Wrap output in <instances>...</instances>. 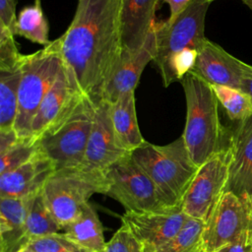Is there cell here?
Segmentation results:
<instances>
[{
	"instance_id": "1",
	"label": "cell",
	"mask_w": 252,
	"mask_h": 252,
	"mask_svg": "<svg viewBox=\"0 0 252 252\" xmlns=\"http://www.w3.org/2000/svg\"><path fill=\"white\" fill-rule=\"evenodd\" d=\"M58 41L62 59L85 95L94 103L101 100L123 50L122 0H78Z\"/></svg>"
},
{
	"instance_id": "2",
	"label": "cell",
	"mask_w": 252,
	"mask_h": 252,
	"mask_svg": "<svg viewBox=\"0 0 252 252\" xmlns=\"http://www.w3.org/2000/svg\"><path fill=\"white\" fill-rule=\"evenodd\" d=\"M186 100V122L181 135L193 162L199 167L227 148L225 130L219 116V101L212 86L189 73L181 81Z\"/></svg>"
},
{
	"instance_id": "3",
	"label": "cell",
	"mask_w": 252,
	"mask_h": 252,
	"mask_svg": "<svg viewBox=\"0 0 252 252\" xmlns=\"http://www.w3.org/2000/svg\"><path fill=\"white\" fill-rule=\"evenodd\" d=\"M132 158L154 182L167 207H180L181 200L198 170L182 136L158 146L146 141L131 153Z\"/></svg>"
},
{
	"instance_id": "4",
	"label": "cell",
	"mask_w": 252,
	"mask_h": 252,
	"mask_svg": "<svg viewBox=\"0 0 252 252\" xmlns=\"http://www.w3.org/2000/svg\"><path fill=\"white\" fill-rule=\"evenodd\" d=\"M62 64L58 38L51 40L43 48L25 55L14 124V130L21 139H30L32 122L42 99L54 84Z\"/></svg>"
},
{
	"instance_id": "5",
	"label": "cell",
	"mask_w": 252,
	"mask_h": 252,
	"mask_svg": "<svg viewBox=\"0 0 252 252\" xmlns=\"http://www.w3.org/2000/svg\"><path fill=\"white\" fill-rule=\"evenodd\" d=\"M105 188L103 172L79 165L55 170L41 193L48 210L63 229L82 214L94 194H104Z\"/></svg>"
},
{
	"instance_id": "6",
	"label": "cell",
	"mask_w": 252,
	"mask_h": 252,
	"mask_svg": "<svg viewBox=\"0 0 252 252\" xmlns=\"http://www.w3.org/2000/svg\"><path fill=\"white\" fill-rule=\"evenodd\" d=\"M210 3L192 0L171 20L156 24V55L154 62L161 76L166 75L172 58L187 49L199 50L205 36V19Z\"/></svg>"
},
{
	"instance_id": "7",
	"label": "cell",
	"mask_w": 252,
	"mask_h": 252,
	"mask_svg": "<svg viewBox=\"0 0 252 252\" xmlns=\"http://www.w3.org/2000/svg\"><path fill=\"white\" fill-rule=\"evenodd\" d=\"M104 195L120 203L126 212H149L167 207L160 198L154 182L132 158L125 156L104 172Z\"/></svg>"
},
{
	"instance_id": "8",
	"label": "cell",
	"mask_w": 252,
	"mask_h": 252,
	"mask_svg": "<svg viewBox=\"0 0 252 252\" xmlns=\"http://www.w3.org/2000/svg\"><path fill=\"white\" fill-rule=\"evenodd\" d=\"M93 118L94 102L86 97L66 123L36 141L38 151L53 162L56 170L82 164Z\"/></svg>"
},
{
	"instance_id": "9",
	"label": "cell",
	"mask_w": 252,
	"mask_h": 252,
	"mask_svg": "<svg viewBox=\"0 0 252 252\" xmlns=\"http://www.w3.org/2000/svg\"><path fill=\"white\" fill-rule=\"evenodd\" d=\"M235 242L252 243V207L232 192L225 191L205 221L202 249L216 252Z\"/></svg>"
},
{
	"instance_id": "10",
	"label": "cell",
	"mask_w": 252,
	"mask_h": 252,
	"mask_svg": "<svg viewBox=\"0 0 252 252\" xmlns=\"http://www.w3.org/2000/svg\"><path fill=\"white\" fill-rule=\"evenodd\" d=\"M229 175V152L225 148L198 167L182 200L180 208L191 218L206 221L225 192Z\"/></svg>"
},
{
	"instance_id": "11",
	"label": "cell",
	"mask_w": 252,
	"mask_h": 252,
	"mask_svg": "<svg viewBox=\"0 0 252 252\" xmlns=\"http://www.w3.org/2000/svg\"><path fill=\"white\" fill-rule=\"evenodd\" d=\"M87 96L75 75L64 63L60 72L42 99L32 122L30 139L33 142L52 133L66 123Z\"/></svg>"
},
{
	"instance_id": "12",
	"label": "cell",
	"mask_w": 252,
	"mask_h": 252,
	"mask_svg": "<svg viewBox=\"0 0 252 252\" xmlns=\"http://www.w3.org/2000/svg\"><path fill=\"white\" fill-rule=\"evenodd\" d=\"M129 154L117 141L111 119V104L104 99L94 103L93 125L81 166L104 172Z\"/></svg>"
},
{
	"instance_id": "13",
	"label": "cell",
	"mask_w": 252,
	"mask_h": 252,
	"mask_svg": "<svg viewBox=\"0 0 252 252\" xmlns=\"http://www.w3.org/2000/svg\"><path fill=\"white\" fill-rule=\"evenodd\" d=\"M188 219L180 207L140 213L125 211L121 217L122 223L142 242L145 252L153 251L175 236Z\"/></svg>"
},
{
	"instance_id": "14",
	"label": "cell",
	"mask_w": 252,
	"mask_h": 252,
	"mask_svg": "<svg viewBox=\"0 0 252 252\" xmlns=\"http://www.w3.org/2000/svg\"><path fill=\"white\" fill-rule=\"evenodd\" d=\"M229 175L225 191L252 203V115L237 122L227 136Z\"/></svg>"
},
{
	"instance_id": "15",
	"label": "cell",
	"mask_w": 252,
	"mask_h": 252,
	"mask_svg": "<svg viewBox=\"0 0 252 252\" xmlns=\"http://www.w3.org/2000/svg\"><path fill=\"white\" fill-rule=\"evenodd\" d=\"M245 64L207 38L198 50L196 63L190 73L210 85L240 89Z\"/></svg>"
},
{
	"instance_id": "16",
	"label": "cell",
	"mask_w": 252,
	"mask_h": 252,
	"mask_svg": "<svg viewBox=\"0 0 252 252\" xmlns=\"http://www.w3.org/2000/svg\"><path fill=\"white\" fill-rule=\"evenodd\" d=\"M156 55L155 28L144 44L137 49L123 48L119 61L105 87L102 99L112 103L124 93L135 91L140 77L150 61Z\"/></svg>"
},
{
	"instance_id": "17",
	"label": "cell",
	"mask_w": 252,
	"mask_h": 252,
	"mask_svg": "<svg viewBox=\"0 0 252 252\" xmlns=\"http://www.w3.org/2000/svg\"><path fill=\"white\" fill-rule=\"evenodd\" d=\"M55 170L53 162L38 151L23 165L0 174V198L35 196Z\"/></svg>"
},
{
	"instance_id": "18",
	"label": "cell",
	"mask_w": 252,
	"mask_h": 252,
	"mask_svg": "<svg viewBox=\"0 0 252 252\" xmlns=\"http://www.w3.org/2000/svg\"><path fill=\"white\" fill-rule=\"evenodd\" d=\"M33 198H0V252L26 248V223Z\"/></svg>"
},
{
	"instance_id": "19",
	"label": "cell",
	"mask_w": 252,
	"mask_h": 252,
	"mask_svg": "<svg viewBox=\"0 0 252 252\" xmlns=\"http://www.w3.org/2000/svg\"><path fill=\"white\" fill-rule=\"evenodd\" d=\"M158 0H122L123 48L141 47L154 30L155 12Z\"/></svg>"
},
{
	"instance_id": "20",
	"label": "cell",
	"mask_w": 252,
	"mask_h": 252,
	"mask_svg": "<svg viewBox=\"0 0 252 252\" xmlns=\"http://www.w3.org/2000/svg\"><path fill=\"white\" fill-rule=\"evenodd\" d=\"M111 104V119L119 145L128 153L146 143L137 120L135 91L124 93Z\"/></svg>"
},
{
	"instance_id": "21",
	"label": "cell",
	"mask_w": 252,
	"mask_h": 252,
	"mask_svg": "<svg viewBox=\"0 0 252 252\" xmlns=\"http://www.w3.org/2000/svg\"><path fill=\"white\" fill-rule=\"evenodd\" d=\"M63 232L89 252H102L105 246L103 227L94 206L88 203L82 214L66 225Z\"/></svg>"
},
{
	"instance_id": "22",
	"label": "cell",
	"mask_w": 252,
	"mask_h": 252,
	"mask_svg": "<svg viewBox=\"0 0 252 252\" xmlns=\"http://www.w3.org/2000/svg\"><path fill=\"white\" fill-rule=\"evenodd\" d=\"M22 65L0 69V131L14 130L18 110Z\"/></svg>"
},
{
	"instance_id": "23",
	"label": "cell",
	"mask_w": 252,
	"mask_h": 252,
	"mask_svg": "<svg viewBox=\"0 0 252 252\" xmlns=\"http://www.w3.org/2000/svg\"><path fill=\"white\" fill-rule=\"evenodd\" d=\"M49 26L43 14L40 0H34L21 10L15 27V35L23 36L33 43L46 46L51 40L48 38Z\"/></svg>"
},
{
	"instance_id": "24",
	"label": "cell",
	"mask_w": 252,
	"mask_h": 252,
	"mask_svg": "<svg viewBox=\"0 0 252 252\" xmlns=\"http://www.w3.org/2000/svg\"><path fill=\"white\" fill-rule=\"evenodd\" d=\"M61 229V225L48 210L43 200L42 193L39 192L34 196L28 215L25 230L26 247L32 240L57 233Z\"/></svg>"
},
{
	"instance_id": "25",
	"label": "cell",
	"mask_w": 252,
	"mask_h": 252,
	"mask_svg": "<svg viewBox=\"0 0 252 252\" xmlns=\"http://www.w3.org/2000/svg\"><path fill=\"white\" fill-rule=\"evenodd\" d=\"M219 103L230 120L243 121L252 115V98L244 91L226 86L211 85Z\"/></svg>"
},
{
	"instance_id": "26",
	"label": "cell",
	"mask_w": 252,
	"mask_h": 252,
	"mask_svg": "<svg viewBox=\"0 0 252 252\" xmlns=\"http://www.w3.org/2000/svg\"><path fill=\"white\" fill-rule=\"evenodd\" d=\"M205 221L189 218L183 228L172 238L151 252H199Z\"/></svg>"
},
{
	"instance_id": "27",
	"label": "cell",
	"mask_w": 252,
	"mask_h": 252,
	"mask_svg": "<svg viewBox=\"0 0 252 252\" xmlns=\"http://www.w3.org/2000/svg\"><path fill=\"white\" fill-rule=\"evenodd\" d=\"M37 152L36 142L31 139H20L10 149L0 154V174L23 165L32 159Z\"/></svg>"
},
{
	"instance_id": "28",
	"label": "cell",
	"mask_w": 252,
	"mask_h": 252,
	"mask_svg": "<svg viewBox=\"0 0 252 252\" xmlns=\"http://www.w3.org/2000/svg\"><path fill=\"white\" fill-rule=\"evenodd\" d=\"M26 248L33 252H89L75 243L64 232L35 238Z\"/></svg>"
},
{
	"instance_id": "29",
	"label": "cell",
	"mask_w": 252,
	"mask_h": 252,
	"mask_svg": "<svg viewBox=\"0 0 252 252\" xmlns=\"http://www.w3.org/2000/svg\"><path fill=\"white\" fill-rule=\"evenodd\" d=\"M102 252H145V248L132 230L125 223H121L110 240L105 243Z\"/></svg>"
},
{
	"instance_id": "30",
	"label": "cell",
	"mask_w": 252,
	"mask_h": 252,
	"mask_svg": "<svg viewBox=\"0 0 252 252\" xmlns=\"http://www.w3.org/2000/svg\"><path fill=\"white\" fill-rule=\"evenodd\" d=\"M25 55L19 52L15 34L0 27V69L14 68L22 65Z\"/></svg>"
},
{
	"instance_id": "31",
	"label": "cell",
	"mask_w": 252,
	"mask_h": 252,
	"mask_svg": "<svg viewBox=\"0 0 252 252\" xmlns=\"http://www.w3.org/2000/svg\"><path fill=\"white\" fill-rule=\"evenodd\" d=\"M17 18L18 17H16V1L0 0V27L11 31L15 34Z\"/></svg>"
},
{
	"instance_id": "32",
	"label": "cell",
	"mask_w": 252,
	"mask_h": 252,
	"mask_svg": "<svg viewBox=\"0 0 252 252\" xmlns=\"http://www.w3.org/2000/svg\"><path fill=\"white\" fill-rule=\"evenodd\" d=\"M21 138L17 135L15 130L0 131V154L4 153L12 146H14Z\"/></svg>"
},
{
	"instance_id": "33",
	"label": "cell",
	"mask_w": 252,
	"mask_h": 252,
	"mask_svg": "<svg viewBox=\"0 0 252 252\" xmlns=\"http://www.w3.org/2000/svg\"><path fill=\"white\" fill-rule=\"evenodd\" d=\"M216 252H252V243L235 242L225 245Z\"/></svg>"
},
{
	"instance_id": "34",
	"label": "cell",
	"mask_w": 252,
	"mask_h": 252,
	"mask_svg": "<svg viewBox=\"0 0 252 252\" xmlns=\"http://www.w3.org/2000/svg\"><path fill=\"white\" fill-rule=\"evenodd\" d=\"M192 0H169L167 5L169 6L168 20L176 17L181 11H183Z\"/></svg>"
},
{
	"instance_id": "35",
	"label": "cell",
	"mask_w": 252,
	"mask_h": 252,
	"mask_svg": "<svg viewBox=\"0 0 252 252\" xmlns=\"http://www.w3.org/2000/svg\"><path fill=\"white\" fill-rule=\"evenodd\" d=\"M240 90L244 91L252 98V66L251 65L245 64L244 75H243Z\"/></svg>"
},
{
	"instance_id": "36",
	"label": "cell",
	"mask_w": 252,
	"mask_h": 252,
	"mask_svg": "<svg viewBox=\"0 0 252 252\" xmlns=\"http://www.w3.org/2000/svg\"><path fill=\"white\" fill-rule=\"evenodd\" d=\"M252 11V0H241Z\"/></svg>"
},
{
	"instance_id": "37",
	"label": "cell",
	"mask_w": 252,
	"mask_h": 252,
	"mask_svg": "<svg viewBox=\"0 0 252 252\" xmlns=\"http://www.w3.org/2000/svg\"><path fill=\"white\" fill-rule=\"evenodd\" d=\"M20 252H33V251H32V250H30V249H27V248H25V249L21 250Z\"/></svg>"
},
{
	"instance_id": "38",
	"label": "cell",
	"mask_w": 252,
	"mask_h": 252,
	"mask_svg": "<svg viewBox=\"0 0 252 252\" xmlns=\"http://www.w3.org/2000/svg\"><path fill=\"white\" fill-rule=\"evenodd\" d=\"M206 1H208L209 3H211V2H213V1H215V0H206Z\"/></svg>"
},
{
	"instance_id": "39",
	"label": "cell",
	"mask_w": 252,
	"mask_h": 252,
	"mask_svg": "<svg viewBox=\"0 0 252 252\" xmlns=\"http://www.w3.org/2000/svg\"><path fill=\"white\" fill-rule=\"evenodd\" d=\"M199 252H206V251H205V250H203V249H201Z\"/></svg>"
},
{
	"instance_id": "40",
	"label": "cell",
	"mask_w": 252,
	"mask_h": 252,
	"mask_svg": "<svg viewBox=\"0 0 252 252\" xmlns=\"http://www.w3.org/2000/svg\"><path fill=\"white\" fill-rule=\"evenodd\" d=\"M251 207H252V203H251Z\"/></svg>"
}]
</instances>
